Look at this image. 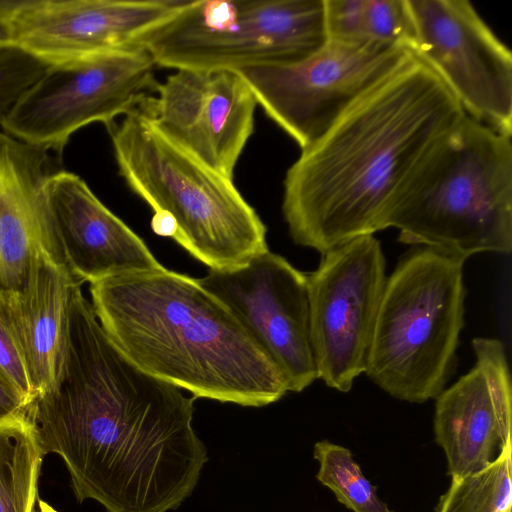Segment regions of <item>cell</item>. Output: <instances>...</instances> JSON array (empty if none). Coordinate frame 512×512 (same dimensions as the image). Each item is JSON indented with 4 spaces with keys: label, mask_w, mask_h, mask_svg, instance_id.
Wrapping results in <instances>:
<instances>
[{
    "label": "cell",
    "mask_w": 512,
    "mask_h": 512,
    "mask_svg": "<svg viewBox=\"0 0 512 512\" xmlns=\"http://www.w3.org/2000/svg\"><path fill=\"white\" fill-rule=\"evenodd\" d=\"M195 398L128 360L75 287L59 383L25 419L44 457L57 454L79 503L106 512H168L196 488L207 448L193 426Z\"/></svg>",
    "instance_id": "1"
},
{
    "label": "cell",
    "mask_w": 512,
    "mask_h": 512,
    "mask_svg": "<svg viewBox=\"0 0 512 512\" xmlns=\"http://www.w3.org/2000/svg\"><path fill=\"white\" fill-rule=\"evenodd\" d=\"M465 114L411 53L286 171L282 212L294 243L322 255L381 231L407 184Z\"/></svg>",
    "instance_id": "2"
},
{
    "label": "cell",
    "mask_w": 512,
    "mask_h": 512,
    "mask_svg": "<svg viewBox=\"0 0 512 512\" xmlns=\"http://www.w3.org/2000/svg\"><path fill=\"white\" fill-rule=\"evenodd\" d=\"M89 290L117 349L195 399L262 407L288 392L276 364L197 278L160 266L92 282Z\"/></svg>",
    "instance_id": "3"
},
{
    "label": "cell",
    "mask_w": 512,
    "mask_h": 512,
    "mask_svg": "<svg viewBox=\"0 0 512 512\" xmlns=\"http://www.w3.org/2000/svg\"><path fill=\"white\" fill-rule=\"evenodd\" d=\"M404 244L466 260L512 250V134L469 115L428 156L386 215Z\"/></svg>",
    "instance_id": "4"
},
{
    "label": "cell",
    "mask_w": 512,
    "mask_h": 512,
    "mask_svg": "<svg viewBox=\"0 0 512 512\" xmlns=\"http://www.w3.org/2000/svg\"><path fill=\"white\" fill-rule=\"evenodd\" d=\"M119 174L175 224L173 239L211 270H230L266 252V226L233 179L163 134L140 109L108 127Z\"/></svg>",
    "instance_id": "5"
},
{
    "label": "cell",
    "mask_w": 512,
    "mask_h": 512,
    "mask_svg": "<svg viewBox=\"0 0 512 512\" xmlns=\"http://www.w3.org/2000/svg\"><path fill=\"white\" fill-rule=\"evenodd\" d=\"M464 262L415 246L387 277L365 374L390 396L424 403L445 389L464 327Z\"/></svg>",
    "instance_id": "6"
},
{
    "label": "cell",
    "mask_w": 512,
    "mask_h": 512,
    "mask_svg": "<svg viewBox=\"0 0 512 512\" xmlns=\"http://www.w3.org/2000/svg\"><path fill=\"white\" fill-rule=\"evenodd\" d=\"M327 41L324 0H186L138 46L159 67L237 71L295 63Z\"/></svg>",
    "instance_id": "7"
},
{
    "label": "cell",
    "mask_w": 512,
    "mask_h": 512,
    "mask_svg": "<svg viewBox=\"0 0 512 512\" xmlns=\"http://www.w3.org/2000/svg\"><path fill=\"white\" fill-rule=\"evenodd\" d=\"M157 67L141 47L50 66L0 123L7 134L61 158L71 136L91 123L107 127L138 110L155 89Z\"/></svg>",
    "instance_id": "8"
},
{
    "label": "cell",
    "mask_w": 512,
    "mask_h": 512,
    "mask_svg": "<svg viewBox=\"0 0 512 512\" xmlns=\"http://www.w3.org/2000/svg\"><path fill=\"white\" fill-rule=\"evenodd\" d=\"M411 53L380 43L328 40L301 61L247 67L236 72L266 115L303 150L321 138Z\"/></svg>",
    "instance_id": "9"
},
{
    "label": "cell",
    "mask_w": 512,
    "mask_h": 512,
    "mask_svg": "<svg viewBox=\"0 0 512 512\" xmlns=\"http://www.w3.org/2000/svg\"><path fill=\"white\" fill-rule=\"evenodd\" d=\"M306 277L318 379L348 392L366 371L387 281L380 241L365 235L341 244L322 254Z\"/></svg>",
    "instance_id": "10"
},
{
    "label": "cell",
    "mask_w": 512,
    "mask_h": 512,
    "mask_svg": "<svg viewBox=\"0 0 512 512\" xmlns=\"http://www.w3.org/2000/svg\"><path fill=\"white\" fill-rule=\"evenodd\" d=\"M412 53L470 117L512 134V54L467 0H408Z\"/></svg>",
    "instance_id": "11"
},
{
    "label": "cell",
    "mask_w": 512,
    "mask_h": 512,
    "mask_svg": "<svg viewBox=\"0 0 512 512\" xmlns=\"http://www.w3.org/2000/svg\"><path fill=\"white\" fill-rule=\"evenodd\" d=\"M199 284L238 318L281 371L288 391L318 379L306 274L267 250L230 270H209Z\"/></svg>",
    "instance_id": "12"
},
{
    "label": "cell",
    "mask_w": 512,
    "mask_h": 512,
    "mask_svg": "<svg viewBox=\"0 0 512 512\" xmlns=\"http://www.w3.org/2000/svg\"><path fill=\"white\" fill-rule=\"evenodd\" d=\"M140 108L170 140L223 176L254 131L257 101L232 70H175Z\"/></svg>",
    "instance_id": "13"
},
{
    "label": "cell",
    "mask_w": 512,
    "mask_h": 512,
    "mask_svg": "<svg viewBox=\"0 0 512 512\" xmlns=\"http://www.w3.org/2000/svg\"><path fill=\"white\" fill-rule=\"evenodd\" d=\"M186 0H15L16 47L47 66L139 47Z\"/></svg>",
    "instance_id": "14"
},
{
    "label": "cell",
    "mask_w": 512,
    "mask_h": 512,
    "mask_svg": "<svg viewBox=\"0 0 512 512\" xmlns=\"http://www.w3.org/2000/svg\"><path fill=\"white\" fill-rule=\"evenodd\" d=\"M475 365L435 399V440L452 479L475 473L511 446L512 385L504 344L472 340Z\"/></svg>",
    "instance_id": "15"
},
{
    "label": "cell",
    "mask_w": 512,
    "mask_h": 512,
    "mask_svg": "<svg viewBox=\"0 0 512 512\" xmlns=\"http://www.w3.org/2000/svg\"><path fill=\"white\" fill-rule=\"evenodd\" d=\"M54 153L0 128V290L21 292L43 255L65 264L49 184Z\"/></svg>",
    "instance_id": "16"
},
{
    "label": "cell",
    "mask_w": 512,
    "mask_h": 512,
    "mask_svg": "<svg viewBox=\"0 0 512 512\" xmlns=\"http://www.w3.org/2000/svg\"><path fill=\"white\" fill-rule=\"evenodd\" d=\"M49 198L65 264L79 282L162 266L145 242L77 174L55 172Z\"/></svg>",
    "instance_id": "17"
},
{
    "label": "cell",
    "mask_w": 512,
    "mask_h": 512,
    "mask_svg": "<svg viewBox=\"0 0 512 512\" xmlns=\"http://www.w3.org/2000/svg\"><path fill=\"white\" fill-rule=\"evenodd\" d=\"M81 285L68 267L43 255L21 292L0 290L35 396L60 381L68 353L73 289Z\"/></svg>",
    "instance_id": "18"
},
{
    "label": "cell",
    "mask_w": 512,
    "mask_h": 512,
    "mask_svg": "<svg viewBox=\"0 0 512 512\" xmlns=\"http://www.w3.org/2000/svg\"><path fill=\"white\" fill-rule=\"evenodd\" d=\"M328 40L380 43L412 52L416 40L408 0H324Z\"/></svg>",
    "instance_id": "19"
},
{
    "label": "cell",
    "mask_w": 512,
    "mask_h": 512,
    "mask_svg": "<svg viewBox=\"0 0 512 512\" xmlns=\"http://www.w3.org/2000/svg\"><path fill=\"white\" fill-rule=\"evenodd\" d=\"M42 458L25 418L0 423V512H35Z\"/></svg>",
    "instance_id": "20"
},
{
    "label": "cell",
    "mask_w": 512,
    "mask_h": 512,
    "mask_svg": "<svg viewBox=\"0 0 512 512\" xmlns=\"http://www.w3.org/2000/svg\"><path fill=\"white\" fill-rule=\"evenodd\" d=\"M511 448L485 468L452 479L440 497L437 512H511Z\"/></svg>",
    "instance_id": "21"
},
{
    "label": "cell",
    "mask_w": 512,
    "mask_h": 512,
    "mask_svg": "<svg viewBox=\"0 0 512 512\" xmlns=\"http://www.w3.org/2000/svg\"><path fill=\"white\" fill-rule=\"evenodd\" d=\"M313 456L319 464L316 478L346 508L352 512H392L378 497L349 449L322 440L314 445Z\"/></svg>",
    "instance_id": "22"
},
{
    "label": "cell",
    "mask_w": 512,
    "mask_h": 512,
    "mask_svg": "<svg viewBox=\"0 0 512 512\" xmlns=\"http://www.w3.org/2000/svg\"><path fill=\"white\" fill-rule=\"evenodd\" d=\"M48 67L16 46L0 48V123Z\"/></svg>",
    "instance_id": "23"
},
{
    "label": "cell",
    "mask_w": 512,
    "mask_h": 512,
    "mask_svg": "<svg viewBox=\"0 0 512 512\" xmlns=\"http://www.w3.org/2000/svg\"><path fill=\"white\" fill-rule=\"evenodd\" d=\"M0 373L31 402L35 393L0 293Z\"/></svg>",
    "instance_id": "24"
},
{
    "label": "cell",
    "mask_w": 512,
    "mask_h": 512,
    "mask_svg": "<svg viewBox=\"0 0 512 512\" xmlns=\"http://www.w3.org/2000/svg\"><path fill=\"white\" fill-rule=\"evenodd\" d=\"M30 401L0 373V423L25 418Z\"/></svg>",
    "instance_id": "25"
},
{
    "label": "cell",
    "mask_w": 512,
    "mask_h": 512,
    "mask_svg": "<svg viewBox=\"0 0 512 512\" xmlns=\"http://www.w3.org/2000/svg\"><path fill=\"white\" fill-rule=\"evenodd\" d=\"M15 0H0V48L15 46L10 12Z\"/></svg>",
    "instance_id": "26"
},
{
    "label": "cell",
    "mask_w": 512,
    "mask_h": 512,
    "mask_svg": "<svg viewBox=\"0 0 512 512\" xmlns=\"http://www.w3.org/2000/svg\"><path fill=\"white\" fill-rule=\"evenodd\" d=\"M37 502H38V507L40 509V512H58L42 499H38Z\"/></svg>",
    "instance_id": "27"
}]
</instances>
